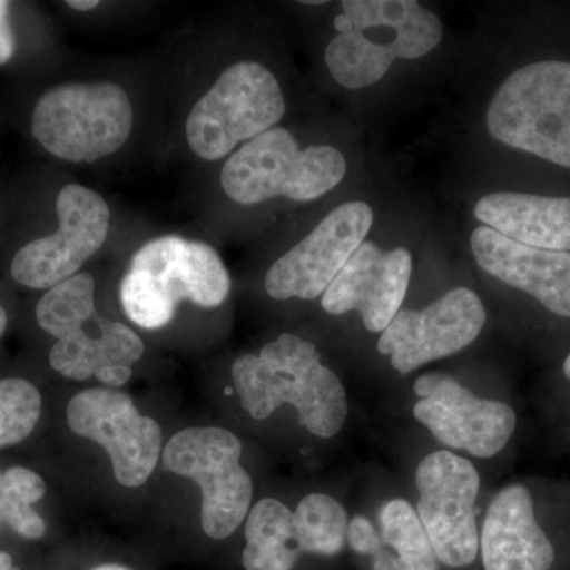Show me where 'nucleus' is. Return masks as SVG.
Wrapping results in <instances>:
<instances>
[{
    "label": "nucleus",
    "mask_w": 570,
    "mask_h": 570,
    "mask_svg": "<svg viewBox=\"0 0 570 570\" xmlns=\"http://www.w3.org/2000/svg\"><path fill=\"white\" fill-rule=\"evenodd\" d=\"M92 570H130V569L126 568V566H119V564H104V566H99V568H96Z\"/></svg>",
    "instance_id": "32"
},
{
    "label": "nucleus",
    "mask_w": 570,
    "mask_h": 570,
    "mask_svg": "<svg viewBox=\"0 0 570 570\" xmlns=\"http://www.w3.org/2000/svg\"><path fill=\"white\" fill-rule=\"evenodd\" d=\"M415 485L417 515L439 562L452 569L468 568L480 549L478 469L456 453L439 450L420 461Z\"/></svg>",
    "instance_id": "9"
},
{
    "label": "nucleus",
    "mask_w": 570,
    "mask_h": 570,
    "mask_svg": "<svg viewBox=\"0 0 570 570\" xmlns=\"http://www.w3.org/2000/svg\"><path fill=\"white\" fill-rule=\"evenodd\" d=\"M303 6H314V7H318V6H325L326 2H321V0H313V2H307V0H305V2H302Z\"/></svg>",
    "instance_id": "35"
},
{
    "label": "nucleus",
    "mask_w": 570,
    "mask_h": 570,
    "mask_svg": "<svg viewBox=\"0 0 570 570\" xmlns=\"http://www.w3.org/2000/svg\"><path fill=\"white\" fill-rule=\"evenodd\" d=\"M469 247L487 275L531 296L553 316L570 321V253L523 246L485 225L472 230Z\"/></svg>",
    "instance_id": "16"
},
{
    "label": "nucleus",
    "mask_w": 570,
    "mask_h": 570,
    "mask_svg": "<svg viewBox=\"0 0 570 570\" xmlns=\"http://www.w3.org/2000/svg\"><path fill=\"white\" fill-rule=\"evenodd\" d=\"M393 561L395 560L390 557L387 551L382 549L376 557H374V570H393Z\"/></svg>",
    "instance_id": "28"
},
{
    "label": "nucleus",
    "mask_w": 570,
    "mask_h": 570,
    "mask_svg": "<svg viewBox=\"0 0 570 570\" xmlns=\"http://www.w3.org/2000/svg\"><path fill=\"white\" fill-rule=\"evenodd\" d=\"M472 212L480 225L520 245L570 253V193L494 190Z\"/></svg>",
    "instance_id": "18"
},
{
    "label": "nucleus",
    "mask_w": 570,
    "mask_h": 570,
    "mask_svg": "<svg viewBox=\"0 0 570 570\" xmlns=\"http://www.w3.org/2000/svg\"><path fill=\"white\" fill-rule=\"evenodd\" d=\"M66 6H69L75 11H91L97 9L100 2L99 0H69V2H66Z\"/></svg>",
    "instance_id": "29"
},
{
    "label": "nucleus",
    "mask_w": 570,
    "mask_h": 570,
    "mask_svg": "<svg viewBox=\"0 0 570 570\" xmlns=\"http://www.w3.org/2000/svg\"><path fill=\"white\" fill-rule=\"evenodd\" d=\"M7 324H9V317H7L6 309L0 306V337L6 333Z\"/></svg>",
    "instance_id": "31"
},
{
    "label": "nucleus",
    "mask_w": 570,
    "mask_h": 570,
    "mask_svg": "<svg viewBox=\"0 0 570 570\" xmlns=\"http://www.w3.org/2000/svg\"><path fill=\"white\" fill-rule=\"evenodd\" d=\"M10 3L0 0V66L10 61L14 52V37L9 21Z\"/></svg>",
    "instance_id": "27"
},
{
    "label": "nucleus",
    "mask_w": 570,
    "mask_h": 570,
    "mask_svg": "<svg viewBox=\"0 0 570 570\" xmlns=\"http://www.w3.org/2000/svg\"><path fill=\"white\" fill-rule=\"evenodd\" d=\"M134 107L111 81L63 82L43 94L32 112V135L52 156L92 164L129 140Z\"/></svg>",
    "instance_id": "6"
},
{
    "label": "nucleus",
    "mask_w": 570,
    "mask_h": 570,
    "mask_svg": "<svg viewBox=\"0 0 570 570\" xmlns=\"http://www.w3.org/2000/svg\"><path fill=\"white\" fill-rule=\"evenodd\" d=\"M382 540L396 551L393 570H441L425 528L406 499H392L381 510Z\"/></svg>",
    "instance_id": "22"
},
{
    "label": "nucleus",
    "mask_w": 570,
    "mask_h": 570,
    "mask_svg": "<svg viewBox=\"0 0 570 570\" xmlns=\"http://www.w3.org/2000/svg\"><path fill=\"white\" fill-rule=\"evenodd\" d=\"M346 175V156L336 146L302 149L291 130L277 126L232 154L220 174V187L243 206L281 197L307 204L335 190Z\"/></svg>",
    "instance_id": "5"
},
{
    "label": "nucleus",
    "mask_w": 570,
    "mask_h": 570,
    "mask_svg": "<svg viewBox=\"0 0 570 570\" xmlns=\"http://www.w3.org/2000/svg\"><path fill=\"white\" fill-rule=\"evenodd\" d=\"M2 475L0 474V523L3 521Z\"/></svg>",
    "instance_id": "34"
},
{
    "label": "nucleus",
    "mask_w": 570,
    "mask_h": 570,
    "mask_svg": "<svg viewBox=\"0 0 570 570\" xmlns=\"http://www.w3.org/2000/svg\"><path fill=\"white\" fill-rule=\"evenodd\" d=\"M374 224L365 200L344 202L269 266L266 294L277 302L322 298L352 254L363 245Z\"/></svg>",
    "instance_id": "12"
},
{
    "label": "nucleus",
    "mask_w": 570,
    "mask_h": 570,
    "mask_svg": "<svg viewBox=\"0 0 570 570\" xmlns=\"http://www.w3.org/2000/svg\"><path fill=\"white\" fill-rule=\"evenodd\" d=\"M414 392L420 400L414 417L449 449L491 459L515 433L517 414L509 404L482 400L449 374H423Z\"/></svg>",
    "instance_id": "14"
},
{
    "label": "nucleus",
    "mask_w": 570,
    "mask_h": 570,
    "mask_svg": "<svg viewBox=\"0 0 570 570\" xmlns=\"http://www.w3.org/2000/svg\"><path fill=\"white\" fill-rule=\"evenodd\" d=\"M0 570H17L13 564V558L6 551H0Z\"/></svg>",
    "instance_id": "30"
},
{
    "label": "nucleus",
    "mask_w": 570,
    "mask_h": 570,
    "mask_svg": "<svg viewBox=\"0 0 570 570\" xmlns=\"http://www.w3.org/2000/svg\"><path fill=\"white\" fill-rule=\"evenodd\" d=\"M333 28L325 66L348 91L377 85L395 63L420 61L444 39L441 18L417 0H343Z\"/></svg>",
    "instance_id": "2"
},
{
    "label": "nucleus",
    "mask_w": 570,
    "mask_h": 570,
    "mask_svg": "<svg viewBox=\"0 0 570 570\" xmlns=\"http://www.w3.org/2000/svg\"><path fill=\"white\" fill-rule=\"evenodd\" d=\"M347 540L352 550L360 554H376L382 550V538L376 528L365 517L348 521Z\"/></svg>",
    "instance_id": "26"
},
{
    "label": "nucleus",
    "mask_w": 570,
    "mask_h": 570,
    "mask_svg": "<svg viewBox=\"0 0 570 570\" xmlns=\"http://www.w3.org/2000/svg\"><path fill=\"white\" fill-rule=\"evenodd\" d=\"M285 111L283 86L268 67L253 59L232 63L187 116V145L208 163L224 159L275 129Z\"/></svg>",
    "instance_id": "7"
},
{
    "label": "nucleus",
    "mask_w": 570,
    "mask_h": 570,
    "mask_svg": "<svg viewBox=\"0 0 570 570\" xmlns=\"http://www.w3.org/2000/svg\"><path fill=\"white\" fill-rule=\"evenodd\" d=\"M96 314V281L89 273H78L50 288L36 309L41 330L56 340L77 332Z\"/></svg>",
    "instance_id": "21"
},
{
    "label": "nucleus",
    "mask_w": 570,
    "mask_h": 570,
    "mask_svg": "<svg viewBox=\"0 0 570 570\" xmlns=\"http://www.w3.org/2000/svg\"><path fill=\"white\" fill-rule=\"evenodd\" d=\"M562 371H564V376L570 381V354L566 356L564 363H562Z\"/></svg>",
    "instance_id": "33"
},
{
    "label": "nucleus",
    "mask_w": 570,
    "mask_h": 570,
    "mask_svg": "<svg viewBox=\"0 0 570 570\" xmlns=\"http://www.w3.org/2000/svg\"><path fill=\"white\" fill-rule=\"evenodd\" d=\"M47 493V485L37 472L11 468L2 475L3 521L22 538L37 540L47 532V523L32 504Z\"/></svg>",
    "instance_id": "24"
},
{
    "label": "nucleus",
    "mask_w": 570,
    "mask_h": 570,
    "mask_svg": "<svg viewBox=\"0 0 570 570\" xmlns=\"http://www.w3.org/2000/svg\"><path fill=\"white\" fill-rule=\"evenodd\" d=\"M485 570H551L553 543L535 519L530 490L520 483L504 487L491 501L482 538Z\"/></svg>",
    "instance_id": "17"
},
{
    "label": "nucleus",
    "mask_w": 570,
    "mask_h": 570,
    "mask_svg": "<svg viewBox=\"0 0 570 570\" xmlns=\"http://www.w3.org/2000/svg\"><path fill=\"white\" fill-rule=\"evenodd\" d=\"M67 423L108 453L112 474L127 489L148 482L163 455L159 423L142 415L132 397L119 390H82L67 406Z\"/></svg>",
    "instance_id": "11"
},
{
    "label": "nucleus",
    "mask_w": 570,
    "mask_h": 570,
    "mask_svg": "<svg viewBox=\"0 0 570 570\" xmlns=\"http://www.w3.org/2000/svg\"><path fill=\"white\" fill-rule=\"evenodd\" d=\"M239 403L255 420L294 406L299 425L317 438L336 436L346 423L348 404L343 382L322 363L317 347L294 333H283L261 354L239 356L232 367Z\"/></svg>",
    "instance_id": "3"
},
{
    "label": "nucleus",
    "mask_w": 570,
    "mask_h": 570,
    "mask_svg": "<svg viewBox=\"0 0 570 570\" xmlns=\"http://www.w3.org/2000/svg\"><path fill=\"white\" fill-rule=\"evenodd\" d=\"M487 309L468 287H455L423 309H401L379 337L377 348L390 356L393 370H415L459 354L482 333Z\"/></svg>",
    "instance_id": "13"
},
{
    "label": "nucleus",
    "mask_w": 570,
    "mask_h": 570,
    "mask_svg": "<svg viewBox=\"0 0 570 570\" xmlns=\"http://www.w3.org/2000/svg\"><path fill=\"white\" fill-rule=\"evenodd\" d=\"M220 255L206 243L164 235L135 253L119 287L126 316L145 330L164 328L184 302L213 309L230 295Z\"/></svg>",
    "instance_id": "4"
},
{
    "label": "nucleus",
    "mask_w": 570,
    "mask_h": 570,
    "mask_svg": "<svg viewBox=\"0 0 570 570\" xmlns=\"http://www.w3.org/2000/svg\"><path fill=\"white\" fill-rule=\"evenodd\" d=\"M41 414L39 389L24 379L0 381V449L31 436Z\"/></svg>",
    "instance_id": "25"
},
{
    "label": "nucleus",
    "mask_w": 570,
    "mask_h": 570,
    "mask_svg": "<svg viewBox=\"0 0 570 570\" xmlns=\"http://www.w3.org/2000/svg\"><path fill=\"white\" fill-rule=\"evenodd\" d=\"M412 269L407 247L385 249L366 238L322 295V307L332 316L356 311L367 332L382 333L403 309Z\"/></svg>",
    "instance_id": "15"
},
{
    "label": "nucleus",
    "mask_w": 570,
    "mask_h": 570,
    "mask_svg": "<svg viewBox=\"0 0 570 570\" xmlns=\"http://www.w3.org/2000/svg\"><path fill=\"white\" fill-rule=\"evenodd\" d=\"M142 354L145 344L130 326L97 313L80 330L56 341L50 365L61 376L82 382L96 377L105 367H132Z\"/></svg>",
    "instance_id": "19"
},
{
    "label": "nucleus",
    "mask_w": 570,
    "mask_h": 570,
    "mask_svg": "<svg viewBox=\"0 0 570 570\" xmlns=\"http://www.w3.org/2000/svg\"><path fill=\"white\" fill-rule=\"evenodd\" d=\"M539 45L491 92L485 130L508 151L570 175V31Z\"/></svg>",
    "instance_id": "1"
},
{
    "label": "nucleus",
    "mask_w": 570,
    "mask_h": 570,
    "mask_svg": "<svg viewBox=\"0 0 570 570\" xmlns=\"http://www.w3.org/2000/svg\"><path fill=\"white\" fill-rule=\"evenodd\" d=\"M242 455V441L217 426L186 428L165 445V471L200 487L202 528L208 538H230L249 515L254 483Z\"/></svg>",
    "instance_id": "8"
},
{
    "label": "nucleus",
    "mask_w": 570,
    "mask_h": 570,
    "mask_svg": "<svg viewBox=\"0 0 570 570\" xmlns=\"http://www.w3.org/2000/svg\"><path fill=\"white\" fill-rule=\"evenodd\" d=\"M302 550L296 539L294 512L277 499H262L246 520V570H294Z\"/></svg>",
    "instance_id": "20"
},
{
    "label": "nucleus",
    "mask_w": 570,
    "mask_h": 570,
    "mask_svg": "<svg viewBox=\"0 0 570 570\" xmlns=\"http://www.w3.org/2000/svg\"><path fill=\"white\" fill-rule=\"evenodd\" d=\"M302 553L335 557L347 540V512L328 494H307L294 512Z\"/></svg>",
    "instance_id": "23"
},
{
    "label": "nucleus",
    "mask_w": 570,
    "mask_h": 570,
    "mask_svg": "<svg viewBox=\"0 0 570 570\" xmlns=\"http://www.w3.org/2000/svg\"><path fill=\"white\" fill-rule=\"evenodd\" d=\"M56 212L59 230L21 247L11 262V276L24 287L50 291L78 275L107 242L110 206L96 190L67 184L58 195Z\"/></svg>",
    "instance_id": "10"
}]
</instances>
